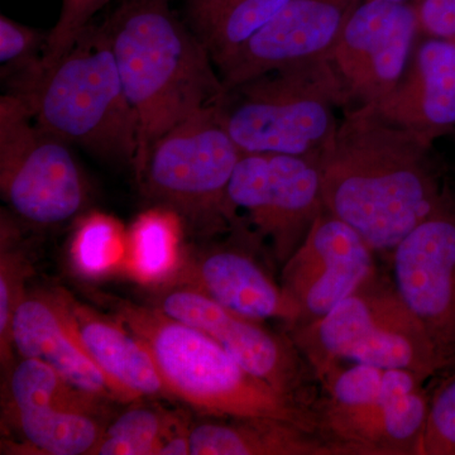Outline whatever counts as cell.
I'll return each mask as SVG.
<instances>
[{
  "label": "cell",
  "mask_w": 455,
  "mask_h": 455,
  "mask_svg": "<svg viewBox=\"0 0 455 455\" xmlns=\"http://www.w3.org/2000/svg\"><path fill=\"white\" fill-rule=\"evenodd\" d=\"M319 167L326 211L385 257L434 211L451 180L434 146L373 104L344 110Z\"/></svg>",
  "instance_id": "cell-1"
},
{
  "label": "cell",
  "mask_w": 455,
  "mask_h": 455,
  "mask_svg": "<svg viewBox=\"0 0 455 455\" xmlns=\"http://www.w3.org/2000/svg\"><path fill=\"white\" fill-rule=\"evenodd\" d=\"M140 124L134 171L164 132L223 97L211 55L169 0H121L104 23Z\"/></svg>",
  "instance_id": "cell-2"
},
{
  "label": "cell",
  "mask_w": 455,
  "mask_h": 455,
  "mask_svg": "<svg viewBox=\"0 0 455 455\" xmlns=\"http://www.w3.org/2000/svg\"><path fill=\"white\" fill-rule=\"evenodd\" d=\"M40 62L7 77L9 92L25 103L35 122L68 145L133 166L139 118L123 88L106 26L92 23L64 56L50 65Z\"/></svg>",
  "instance_id": "cell-3"
},
{
  "label": "cell",
  "mask_w": 455,
  "mask_h": 455,
  "mask_svg": "<svg viewBox=\"0 0 455 455\" xmlns=\"http://www.w3.org/2000/svg\"><path fill=\"white\" fill-rule=\"evenodd\" d=\"M116 319L151 352L167 394L205 416L269 418L320 433L313 410L248 373L208 334L156 307L114 300Z\"/></svg>",
  "instance_id": "cell-4"
},
{
  "label": "cell",
  "mask_w": 455,
  "mask_h": 455,
  "mask_svg": "<svg viewBox=\"0 0 455 455\" xmlns=\"http://www.w3.org/2000/svg\"><path fill=\"white\" fill-rule=\"evenodd\" d=\"M348 92L331 59L269 71L224 92L215 109L242 154L320 161L333 145Z\"/></svg>",
  "instance_id": "cell-5"
},
{
  "label": "cell",
  "mask_w": 455,
  "mask_h": 455,
  "mask_svg": "<svg viewBox=\"0 0 455 455\" xmlns=\"http://www.w3.org/2000/svg\"><path fill=\"white\" fill-rule=\"evenodd\" d=\"M287 331L316 379L347 362L411 371L427 381L440 372L423 325L379 272L322 319Z\"/></svg>",
  "instance_id": "cell-6"
},
{
  "label": "cell",
  "mask_w": 455,
  "mask_h": 455,
  "mask_svg": "<svg viewBox=\"0 0 455 455\" xmlns=\"http://www.w3.org/2000/svg\"><path fill=\"white\" fill-rule=\"evenodd\" d=\"M242 155L208 107L164 132L134 172L147 199L178 212L199 235H217L247 227L228 196Z\"/></svg>",
  "instance_id": "cell-7"
},
{
  "label": "cell",
  "mask_w": 455,
  "mask_h": 455,
  "mask_svg": "<svg viewBox=\"0 0 455 455\" xmlns=\"http://www.w3.org/2000/svg\"><path fill=\"white\" fill-rule=\"evenodd\" d=\"M70 146L41 128L16 95L0 98V191L14 215L46 228L85 211L88 180Z\"/></svg>",
  "instance_id": "cell-8"
},
{
  "label": "cell",
  "mask_w": 455,
  "mask_h": 455,
  "mask_svg": "<svg viewBox=\"0 0 455 455\" xmlns=\"http://www.w3.org/2000/svg\"><path fill=\"white\" fill-rule=\"evenodd\" d=\"M228 196L259 241L283 266L325 209L319 161L298 156L243 154Z\"/></svg>",
  "instance_id": "cell-9"
},
{
  "label": "cell",
  "mask_w": 455,
  "mask_h": 455,
  "mask_svg": "<svg viewBox=\"0 0 455 455\" xmlns=\"http://www.w3.org/2000/svg\"><path fill=\"white\" fill-rule=\"evenodd\" d=\"M160 287L157 309L208 334L248 373L314 411L317 379L289 334L275 333L263 322L239 315L190 287Z\"/></svg>",
  "instance_id": "cell-10"
},
{
  "label": "cell",
  "mask_w": 455,
  "mask_h": 455,
  "mask_svg": "<svg viewBox=\"0 0 455 455\" xmlns=\"http://www.w3.org/2000/svg\"><path fill=\"white\" fill-rule=\"evenodd\" d=\"M392 281L423 325L439 374L455 364V190L451 180L434 211L395 248Z\"/></svg>",
  "instance_id": "cell-11"
},
{
  "label": "cell",
  "mask_w": 455,
  "mask_h": 455,
  "mask_svg": "<svg viewBox=\"0 0 455 455\" xmlns=\"http://www.w3.org/2000/svg\"><path fill=\"white\" fill-rule=\"evenodd\" d=\"M420 35L411 0H363L355 8L331 56L352 108L377 103L395 89Z\"/></svg>",
  "instance_id": "cell-12"
},
{
  "label": "cell",
  "mask_w": 455,
  "mask_h": 455,
  "mask_svg": "<svg viewBox=\"0 0 455 455\" xmlns=\"http://www.w3.org/2000/svg\"><path fill=\"white\" fill-rule=\"evenodd\" d=\"M374 256L357 230L324 209L281 269V286L300 313L292 328L322 319L376 275Z\"/></svg>",
  "instance_id": "cell-13"
},
{
  "label": "cell",
  "mask_w": 455,
  "mask_h": 455,
  "mask_svg": "<svg viewBox=\"0 0 455 455\" xmlns=\"http://www.w3.org/2000/svg\"><path fill=\"white\" fill-rule=\"evenodd\" d=\"M427 379L407 370H386L381 391L348 407H314L320 434L352 455H415L429 415Z\"/></svg>",
  "instance_id": "cell-14"
},
{
  "label": "cell",
  "mask_w": 455,
  "mask_h": 455,
  "mask_svg": "<svg viewBox=\"0 0 455 455\" xmlns=\"http://www.w3.org/2000/svg\"><path fill=\"white\" fill-rule=\"evenodd\" d=\"M363 0H289L218 68L224 89L269 71L331 59L347 20Z\"/></svg>",
  "instance_id": "cell-15"
},
{
  "label": "cell",
  "mask_w": 455,
  "mask_h": 455,
  "mask_svg": "<svg viewBox=\"0 0 455 455\" xmlns=\"http://www.w3.org/2000/svg\"><path fill=\"white\" fill-rule=\"evenodd\" d=\"M247 235H254L239 239ZM239 239L235 244L184 253L175 274L161 286L190 287L239 315L259 322L281 320L292 328L300 316L298 307Z\"/></svg>",
  "instance_id": "cell-16"
},
{
  "label": "cell",
  "mask_w": 455,
  "mask_h": 455,
  "mask_svg": "<svg viewBox=\"0 0 455 455\" xmlns=\"http://www.w3.org/2000/svg\"><path fill=\"white\" fill-rule=\"evenodd\" d=\"M12 339L20 358L40 359L80 390L122 403L80 337L68 292H26L14 314Z\"/></svg>",
  "instance_id": "cell-17"
},
{
  "label": "cell",
  "mask_w": 455,
  "mask_h": 455,
  "mask_svg": "<svg viewBox=\"0 0 455 455\" xmlns=\"http://www.w3.org/2000/svg\"><path fill=\"white\" fill-rule=\"evenodd\" d=\"M373 106L431 146L455 134V44L424 36L400 82Z\"/></svg>",
  "instance_id": "cell-18"
},
{
  "label": "cell",
  "mask_w": 455,
  "mask_h": 455,
  "mask_svg": "<svg viewBox=\"0 0 455 455\" xmlns=\"http://www.w3.org/2000/svg\"><path fill=\"white\" fill-rule=\"evenodd\" d=\"M191 455H352L323 434L269 418L206 416L191 424Z\"/></svg>",
  "instance_id": "cell-19"
},
{
  "label": "cell",
  "mask_w": 455,
  "mask_h": 455,
  "mask_svg": "<svg viewBox=\"0 0 455 455\" xmlns=\"http://www.w3.org/2000/svg\"><path fill=\"white\" fill-rule=\"evenodd\" d=\"M68 301L86 349L122 403L169 396L154 357L140 338L118 320L108 319L68 293Z\"/></svg>",
  "instance_id": "cell-20"
},
{
  "label": "cell",
  "mask_w": 455,
  "mask_h": 455,
  "mask_svg": "<svg viewBox=\"0 0 455 455\" xmlns=\"http://www.w3.org/2000/svg\"><path fill=\"white\" fill-rule=\"evenodd\" d=\"M107 418L52 407H3L2 424L20 436L22 454L92 455Z\"/></svg>",
  "instance_id": "cell-21"
},
{
  "label": "cell",
  "mask_w": 455,
  "mask_h": 455,
  "mask_svg": "<svg viewBox=\"0 0 455 455\" xmlns=\"http://www.w3.org/2000/svg\"><path fill=\"white\" fill-rule=\"evenodd\" d=\"M289 0H187L188 25L220 68Z\"/></svg>",
  "instance_id": "cell-22"
},
{
  "label": "cell",
  "mask_w": 455,
  "mask_h": 455,
  "mask_svg": "<svg viewBox=\"0 0 455 455\" xmlns=\"http://www.w3.org/2000/svg\"><path fill=\"white\" fill-rule=\"evenodd\" d=\"M184 221L171 209L155 206L137 218L127 230L124 271L134 280L161 286L181 262Z\"/></svg>",
  "instance_id": "cell-23"
},
{
  "label": "cell",
  "mask_w": 455,
  "mask_h": 455,
  "mask_svg": "<svg viewBox=\"0 0 455 455\" xmlns=\"http://www.w3.org/2000/svg\"><path fill=\"white\" fill-rule=\"evenodd\" d=\"M106 398L80 390L40 359L22 358L9 370L3 407H52L107 418Z\"/></svg>",
  "instance_id": "cell-24"
},
{
  "label": "cell",
  "mask_w": 455,
  "mask_h": 455,
  "mask_svg": "<svg viewBox=\"0 0 455 455\" xmlns=\"http://www.w3.org/2000/svg\"><path fill=\"white\" fill-rule=\"evenodd\" d=\"M77 274L99 280L124 269L127 230L116 218L101 212L84 217L75 230L70 248Z\"/></svg>",
  "instance_id": "cell-25"
},
{
  "label": "cell",
  "mask_w": 455,
  "mask_h": 455,
  "mask_svg": "<svg viewBox=\"0 0 455 455\" xmlns=\"http://www.w3.org/2000/svg\"><path fill=\"white\" fill-rule=\"evenodd\" d=\"M181 420L158 407L136 403L107 425L92 455H157Z\"/></svg>",
  "instance_id": "cell-26"
},
{
  "label": "cell",
  "mask_w": 455,
  "mask_h": 455,
  "mask_svg": "<svg viewBox=\"0 0 455 455\" xmlns=\"http://www.w3.org/2000/svg\"><path fill=\"white\" fill-rule=\"evenodd\" d=\"M14 221L2 212L0 227V359L5 370L14 364L12 324L18 305L26 295V280L31 265L18 244Z\"/></svg>",
  "instance_id": "cell-27"
},
{
  "label": "cell",
  "mask_w": 455,
  "mask_h": 455,
  "mask_svg": "<svg viewBox=\"0 0 455 455\" xmlns=\"http://www.w3.org/2000/svg\"><path fill=\"white\" fill-rule=\"evenodd\" d=\"M443 374L430 390L429 415L415 455H455V364Z\"/></svg>",
  "instance_id": "cell-28"
},
{
  "label": "cell",
  "mask_w": 455,
  "mask_h": 455,
  "mask_svg": "<svg viewBox=\"0 0 455 455\" xmlns=\"http://www.w3.org/2000/svg\"><path fill=\"white\" fill-rule=\"evenodd\" d=\"M49 33L0 17V64L3 76L26 73L42 60Z\"/></svg>",
  "instance_id": "cell-29"
},
{
  "label": "cell",
  "mask_w": 455,
  "mask_h": 455,
  "mask_svg": "<svg viewBox=\"0 0 455 455\" xmlns=\"http://www.w3.org/2000/svg\"><path fill=\"white\" fill-rule=\"evenodd\" d=\"M112 0H64L55 27L49 32L41 65H50L74 46L98 12Z\"/></svg>",
  "instance_id": "cell-30"
},
{
  "label": "cell",
  "mask_w": 455,
  "mask_h": 455,
  "mask_svg": "<svg viewBox=\"0 0 455 455\" xmlns=\"http://www.w3.org/2000/svg\"><path fill=\"white\" fill-rule=\"evenodd\" d=\"M421 35L455 44V0H411Z\"/></svg>",
  "instance_id": "cell-31"
},
{
  "label": "cell",
  "mask_w": 455,
  "mask_h": 455,
  "mask_svg": "<svg viewBox=\"0 0 455 455\" xmlns=\"http://www.w3.org/2000/svg\"><path fill=\"white\" fill-rule=\"evenodd\" d=\"M451 181L455 190V170L453 171V172H451Z\"/></svg>",
  "instance_id": "cell-32"
},
{
  "label": "cell",
  "mask_w": 455,
  "mask_h": 455,
  "mask_svg": "<svg viewBox=\"0 0 455 455\" xmlns=\"http://www.w3.org/2000/svg\"><path fill=\"white\" fill-rule=\"evenodd\" d=\"M386 2H409V0H386Z\"/></svg>",
  "instance_id": "cell-33"
},
{
  "label": "cell",
  "mask_w": 455,
  "mask_h": 455,
  "mask_svg": "<svg viewBox=\"0 0 455 455\" xmlns=\"http://www.w3.org/2000/svg\"><path fill=\"white\" fill-rule=\"evenodd\" d=\"M454 139H455V134H454Z\"/></svg>",
  "instance_id": "cell-34"
}]
</instances>
